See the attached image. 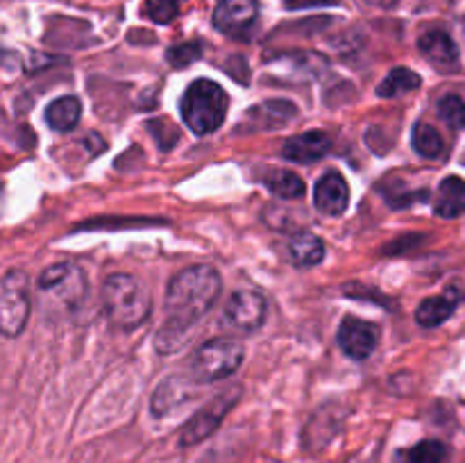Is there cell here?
Instances as JSON below:
<instances>
[{"label": "cell", "instance_id": "14", "mask_svg": "<svg viewBox=\"0 0 465 463\" xmlns=\"http://www.w3.org/2000/svg\"><path fill=\"white\" fill-rule=\"evenodd\" d=\"M286 257H289V261L293 266L312 268L322 261V257H325V245H322V241L313 232H298V234H293L289 239Z\"/></svg>", "mask_w": 465, "mask_h": 463}, {"label": "cell", "instance_id": "13", "mask_svg": "<svg viewBox=\"0 0 465 463\" xmlns=\"http://www.w3.org/2000/svg\"><path fill=\"white\" fill-rule=\"evenodd\" d=\"M418 48L422 50L427 59L440 71H454L459 66V45L454 44L452 36L443 30L425 32L418 41Z\"/></svg>", "mask_w": 465, "mask_h": 463}, {"label": "cell", "instance_id": "25", "mask_svg": "<svg viewBox=\"0 0 465 463\" xmlns=\"http://www.w3.org/2000/svg\"><path fill=\"white\" fill-rule=\"evenodd\" d=\"M203 57V45L195 44V41H186V44L173 45L168 48L166 59L173 68H186L189 64H193L195 59Z\"/></svg>", "mask_w": 465, "mask_h": 463}, {"label": "cell", "instance_id": "9", "mask_svg": "<svg viewBox=\"0 0 465 463\" xmlns=\"http://www.w3.org/2000/svg\"><path fill=\"white\" fill-rule=\"evenodd\" d=\"M39 289L41 291H53L59 295L64 302H80L84 295V275L77 266L73 263H54V266L45 268L39 277Z\"/></svg>", "mask_w": 465, "mask_h": 463}, {"label": "cell", "instance_id": "11", "mask_svg": "<svg viewBox=\"0 0 465 463\" xmlns=\"http://www.w3.org/2000/svg\"><path fill=\"white\" fill-rule=\"evenodd\" d=\"M313 204L325 216H341L350 204V186L341 172L330 171L316 182L313 189Z\"/></svg>", "mask_w": 465, "mask_h": 463}, {"label": "cell", "instance_id": "20", "mask_svg": "<svg viewBox=\"0 0 465 463\" xmlns=\"http://www.w3.org/2000/svg\"><path fill=\"white\" fill-rule=\"evenodd\" d=\"M411 143L420 157L425 159H436L443 154L445 141L440 136V132L436 127L427 125V123H418L411 132Z\"/></svg>", "mask_w": 465, "mask_h": 463}, {"label": "cell", "instance_id": "7", "mask_svg": "<svg viewBox=\"0 0 465 463\" xmlns=\"http://www.w3.org/2000/svg\"><path fill=\"white\" fill-rule=\"evenodd\" d=\"M257 0H223L213 12V27L225 36L248 39L252 27L257 25Z\"/></svg>", "mask_w": 465, "mask_h": 463}, {"label": "cell", "instance_id": "22", "mask_svg": "<svg viewBox=\"0 0 465 463\" xmlns=\"http://www.w3.org/2000/svg\"><path fill=\"white\" fill-rule=\"evenodd\" d=\"M448 448L440 440H422L409 452V463H443Z\"/></svg>", "mask_w": 465, "mask_h": 463}, {"label": "cell", "instance_id": "4", "mask_svg": "<svg viewBox=\"0 0 465 463\" xmlns=\"http://www.w3.org/2000/svg\"><path fill=\"white\" fill-rule=\"evenodd\" d=\"M245 357L243 343L234 339H213L200 345L191 359V370L200 381H218L232 377Z\"/></svg>", "mask_w": 465, "mask_h": 463}, {"label": "cell", "instance_id": "26", "mask_svg": "<svg viewBox=\"0 0 465 463\" xmlns=\"http://www.w3.org/2000/svg\"><path fill=\"white\" fill-rule=\"evenodd\" d=\"M148 130L153 132L154 139H157V143L162 145L163 150H168L173 143H175L177 139H180V132H177L175 125H173L171 121H166V118H159V121H150Z\"/></svg>", "mask_w": 465, "mask_h": 463}, {"label": "cell", "instance_id": "3", "mask_svg": "<svg viewBox=\"0 0 465 463\" xmlns=\"http://www.w3.org/2000/svg\"><path fill=\"white\" fill-rule=\"evenodd\" d=\"M230 107V95L218 82L200 77L182 95V121L195 134H212L223 125Z\"/></svg>", "mask_w": 465, "mask_h": 463}, {"label": "cell", "instance_id": "2", "mask_svg": "<svg viewBox=\"0 0 465 463\" xmlns=\"http://www.w3.org/2000/svg\"><path fill=\"white\" fill-rule=\"evenodd\" d=\"M103 307L109 322L121 330H134L150 316L153 298L148 286L134 275L116 272L109 275L103 284Z\"/></svg>", "mask_w": 465, "mask_h": 463}, {"label": "cell", "instance_id": "18", "mask_svg": "<svg viewBox=\"0 0 465 463\" xmlns=\"http://www.w3.org/2000/svg\"><path fill=\"white\" fill-rule=\"evenodd\" d=\"M420 84L422 77L418 75V73H413L411 68L398 66L381 80V84L377 86V95H380V98H395V95L416 91Z\"/></svg>", "mask_w": 465, "mask_h": 463}, {"label": "cell", "instance_id": "10", "mask_svg": "<svg viewBox=\"0 0 465 463\" xmlns=\"http://www.w3.org/2000/svg\"><path fill=\"white\" fill-rule=\"evenodd\" d=\"M339 345L350 359L363 361L377 348V327L366 320L348 316L339 327Z\"/></svg>", "mask_w": 465, "mask_h": 463}, {"label": "cell", "instance_id": "15", "mask_svg": "<svg viewBox=\"0 0 465 463\" xmlns=\"http://www.w3.org/2000/svg\"><path fill=\"white\" fill-rule=\"evenodd\" d=\"M434 212L440 218H459L465 213V182L461 177H445L434 200Z\"/></svg>", "mask_w": 465, "mask_h": 463}, {"label": "cell", "instance_id": "1", "mask_svg": "<svg viewBox=\"0 0 465 463\" xmlns=\"http://www.w3.org/2000/svg\"><path fill=\"white\" fill-rule=\"evenodd\" d=\"M221 289V272L207 263L177 272L166 291L163 327L157 331V350L173 352L180 348L186 334L212 311Z\"/></svg>", "mask_w": 465, "mask_h": 463}, {"label": "cell", "instance_id": "23", "mask_svg": "<svg viewBox=\"0 0 465 463\" xmlns=\"http://www.w3.org/2000/svg\"><path fill=\"white\" fill-rule=\"evenodd\" d=\"M439 116L448 123L450 127L459 130L465 125V103L459 95L450 94L439 100Z\"/></svg>", "mask_w": 465, "mask_h": 463}, {"label": "cell", "instance_id": "8", "mask_svg": "<svg viewBox=\"0 0 465 463\" xmlns=\"http://www.w3.org/2000/svg\"><path fill=\"white\" fill-rule=\"evenodd\" d=\"M266 300L254 291H236L225 304V322L239 331H254L266 320Z\"/></svg>", "mask_w": 465, "mask_h": 463}, {"label": "cell", "instance_id": "16", "mask_svg": "<svg viewBox=\"0 0 465 463\" xmlns=\"http://www.w3.org/2000/svg\"><path fill=\"white\" fill-rule=\"evenodd\" d=\"M82 104L75 95H62L45 109V123L54 132H68L80 123Z\"/></svg>", "mask_w": 465, "mask_h": 463}, {"label": "cell", "instance_id": "5", "mask_svg": "<svg viewBox=\"0 0 465 463\" xmlns=\"http://www.w3.org/2000/svg\"><path fill=\"white\" fill-rule=\"evenodd\" d=\"M30 318V277L23 271H9L0 280V334L14 339Z\"/></svg>", "mask_w": 465, "mask_h": 463}, {"label": "cell", "instance_id": "6", "mask_svg": "<svg viewBox=\"0 0 465 463\" xmlns=\"http://www.w3.org/2000/svg\"><path fill=\"white\" fill-rule=\"evenodd\" d=\"M239 395H241V386H234V389L223 390V393L216 395L212 402L204 404V407L200 409V411L195 413L189 422H186L184 429H182V436H180L182 448L198 445V443H203L204 438H209V436L218 429V425L223 422L225 413L234 407L236 399H239Z\"/></svg>", "mask_w": 465, "mask_h": 463}, {"label": "cell", "instance_id": "17", "mask_svg": "<svg viewBox=\"0 0 465 463\" xmlns=\"http://www.w3.org/2000/svg\"><path fill=\"white\" fill-rule=\"evenodd\" d=\"M457 309V298L452 295H436V298L422 300L420 307L416 309V320L422 327H439L448 320Z\"/></svg>", "mask_w": 465, "mask_h": 463}, {"label": "cell", "instance_id": "21", "mask_svg": "<svg viewBox=\"0 0 465 463\" xmlns=\"http://www.w3.org/2000/svg\"><path fill=\"white\" fill-rule=\"evenodd\" d=\"M189 398V390L184 389L180 379H168L154 390V398H153V413L154 416H166L171 409H175L177 404H182L184 399Z\"/></svg>", "mask_w": 465, "mask_h": 463}, {"label": "cell", "instance_id": "24", "mask_svg": "<svg viewBox=\"0 0 465 463\" xmlns=\"http://www.w3.org/2000/svg\"><path fill=\"white\" fill-rule=\"evenodd\" d=\"M180 12V3L177 0H145L143 14L153 23H159V25H166Z\"/></svg>", "mask_w": 465, "mask_h": 463}, {"label": "cell", "instance_id": "12", "mask_svg": "<svg viewBox=\"0 0 465 463\" xmlns=\"http://www.w3.org/2000/svg\"><path fill=\"white\" fill-rule=\"evenodd\" d=\"M331 148V139L322 130H309L304 134L291 136L282 148L284 159L295 163H313L325 157Z\"/></svg>", "mask_w": 465, "mask_h": 463}, {"label": "cell", "instance_id": "19", "mask_svg": "<svg viewBox=\"0 0 465 463\" xmlns=\"http://www.w3.org/2000/svg\"><path fill=\"white\" fill-rule=\"evenodd\" d=\"M263 184L272 191L280 198H289V200H298L304 195V182L302 177H298L295 172L284 171V168H271L263 177Z\"/></svg>", "mask_w": 465, "mask_h": 463}]
</instances>
